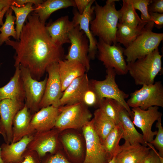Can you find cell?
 <instances>
[{
	"mask_svg": "<svg viewBox=\"0 0 163 163\" xmlns=\"http://www.w3.org/2000/svg\"><path fill=\"white\" fill-rule=\"evenodd\" d=\"M106 163H119L116 158L115 156H113L112 159Z\"/></svg>",
	"mask_w": 163,
	"mask_h": 163,
	"instance_id": "obj_46",
	"label": "cell"
},
{
	"mask_svg": "<svg viewBox=\"0 0 163 163\" xmlns=\"http://www.w3.org/2000/svg\"><path fill=\"white\" fill-rule=\"evenodd\" d=\"M48 76L45 91L39 105L40 109L50 106L60 107V100L63 92L59 72L58 62L53 63L46 69Z\"/></svg>",
	"mask_w": 163,
	"mask_h": 163,
	"instance_id": "obj_11",
	"label": "cell"
},
{
	"mask_svg": "<svg viewBox=\"0 0 163 163\" xmlns=\"http://www.w3.org/2000/svg\"><path fill=\"white\" fill-rule=\"evenodd\" d=\"M1 149L0 147V163H4L1 158Z\"/></svg>",
	"mask_w": 163,
	"mask_h": 163,
	"instance_id": "obj_47",
	"label": "cell"
},
{
	"mask_svg": "<svg viewBox=\"0 0 163 163\" xmlns=\"http://www.w3.org/2000/svg\"><path fill=\"white\" fill-rule=\"evenodd\" d=\"M93 126L102 144L104 139L116 124L99 108L94 113Z\"/></svg>",
	"mask_w": 163,
	"mask_h": 163,
	"instance_id": "obj_28",
	"label": "cell"
},
{
	"mask_svg": "<svg viewBox=\"0 0 163 163\" xmlns=\"http://www.w3.org/2000/svg\"><path fill=\"white\" fill-rule=\"evenodd\" d=\"M151 18L150 21L154 24V27L160 29L163 27V14L149 12Z\"/></svg>",
	"mask_w": 163,
	"mask_h": 163,
	"instance_id": "obj_43",
	"label": "cell"
},
{
	"mask_svg": "<svg viewBox=\"0 0 163 163\" xmlns=\"http://www.w3.org/2000/svg\"><path fill=\"white\" fill-rule=\"evenodd\" d=\"M148 8L149 12L163 14V0H151Z\"/></svg>",
	"mask_w": 163,
	"mask_h": 163,
	"instance_id": "obj_41",
	"label": "cell"
},
{
	"mask_svg": "<svg viewBox=\"0 0 163 163\" xmlns=\"http://www.w3.org/2000/svg\"><path fill=\"white\" fill-rule=\"evenodd\" d=\"M146 24L142 21L137 26L133 27L118 22L116 33L117 43L127 48L141 33Z\"/></svg>",
	"mask_w": 163,
	"mask_h": 163,
	"instance_id": "obj_27",
	"label": "cell"
},
{
	"mask_svg": "<svg viewBox=\"0 0 163 163\" xmlns=\"http://www.w3.org/2000/svg\"><path fill=\"white\" fill-rule=\"evenodd\" d=\"M135 10L141 13V20L147 23L150 21L151 18L148 11V5L151 0H131Z\"/></svg>",
	"mask_w": 163,
	"mask_h": 163,
	"instance_id": "obj_35",
	"label": "cell"
},
{
	"mask_svg": "<svg viewBox=\"0 0 163 163\" xmlns=\"http://www.w3.org/2000/svg\"><path fill=\"white\" fill-rule=\"evenodd\" d=\"M14 0H0V25L3 24V18L11 6L13 5Z\"/></svg>",
	"mask_w": 163,
	"mask_h": 163,
	"instance_id": "obj_42",
	"label": "cell"
},
{
	"mask_svg": "<svg viewBox=\"0 0 163 163\" xmlns=\"http://www.w3.org/2000/svg\"><path fill=\"white\" fill-rule=\"evenodd\" d=\"M33 135L26 136L15 142L2 144L0 147L1 156L3 163H21L23 160V155Z\"/></svg>",
	"mask_w": 163,
	"mask_h": 163,
	"instance_id": "obj_21",
	"label": "cell"
},
{
	"mask_svg": "<svg viewBox=\"0 0 163 163\" xmlns=\"http://www.w3.org/2000/svg\"><path fill=\"white\" fill-rule=\"evenodd\" d=\"M95 1L91 0L83 13L81 14L74 8L73 10V17L72 21L75 26L78 25L80 30L83 31L89 41L88 56L89 58L94 59L97 53V41L92 34L90 29V22L93 20L94 6H92Z\"/></svg>",
	"mask_w": 163,
	"mask_h": 163,
	"instance_id": "obj_16",
	"label": "cell"
},
{
	"mask_svg": "<svg viewBox=\"0 0 163 163\" xmlns=\"http://www.w3.org/2000/svg\"><path fill=\"white\" fill-rule=\"evenodd\" d=\"M162 56L157 48L142 58L127 63L128 72L136 85H142L154 83L155 77L162 70Z\"/></svg>",
	"mask_w": 163,
	"mask_h": 163,
	"instance_id": "obj_3",
	"label": "cell"
},
{
	"mask_svg": "<svg viewBox=\"0 0 163 163\" xmlns=\"http://www.w3.org/2000/svg\"><path fill=\"white\" fill-rule=\"evenodd\" d=\"M42 163H71V162L62 153L58 151L55 153L51 154L44 158L42 160ZM82 163H84L83 162Z\"/></svg>",
	"mask_w": 163,
	"mask_h": 163,
	"instance_id": "obj_38",
	"label": "cell"
},
{
	"mask_svg": "<svg viewBox=\"0 0 163 163\" xmlns=\"http://www.w3.org/2000/svg\"><path fill=\"white\" fill-rule=\"evenodd\" d=\"M107 75L103 80L92 79L90 82V86L96 93L98 102L104 98H109L119 102L124 107L133 119V114L125 99L129 95L121 90L115 81L116 73L112 69H107Z\"/></svg>",
	"mask_w": 163,
	"mask_h": 163,
	"instance_id": "obj_6",
	"label": "cell"
},
{
	"mask_svg": "<svg viewBox=\"0 0 163 163\" xmlns=\"http://www.w3.org/2000/svg\"><path fill=\"white\" fill-rule=\"evenodd\" d=\"M76 7L73 0H47L34 8V12L38 16L40 21L45 24L46 20L54 12L69 7Z\"/></svg>",
	"mask_w": 163,
	"mask_h": 163,
	"instance_id": "obj_26",
	"label": "cell"
},
{
	"mask_svg": "<svg viewBox=\"0 0 163 163\" xmlns=\"http://www.w3.org/2000/svg\"><path fill=\"white\" fill-rule=\"evenodd\" d=\"M159 107L153 106L143 110L139 107L132 108L133 122L140 129L145 142L150 143L154 139L157 131H153L152 127L156 121L162 117V113L158 110Z\"/></svg>",
	"mask_w": 163,
	"mask_h": 163,
	"instance_id": "obj_13",
	"label": "cell"
},
{
	"mask_svg": "<svg viewBox=\"0 0 163 163\" xmlns=\"http://www.w3.org/2000/svg\"><path fill=\"white\" fill-rule=\"evenodd\" d=\"M13 10L10 8L5 14L6 19L3 25L0 27V46L12 37L16 40V34L14 27L15 16L12 15Z\"/></svg>",
	"mask_w": 163,
	"mask_h": 163,
	"instance_id": "obj_34",
	"label": "cell"
},
{
	"mask_svg": "<svg viewBox=\"0 0 163 163\" xmlns=\"http://www.w3.org/2000/svg\"><path fill=\"white\" fill-rule=\"evenodd\" d=\"M156 126L158 130L155 139L150 144L158 150L159 155L163 157V128L161 124V117L157 121Z\"/></svg>",
	"mask_w": 163,
	"mask_h": 163,
	"instance_id": "obj_36",
	"label": "cell"
},
{
	"mask_svg": "<svg viewBox=\"0 0 163 163\" xmlns=\"http://www.w3.org/2000/svg\"><path fill=\"white\" fill-rule=\"evenodd\" d=\"M23 160L21 163H42V159L37 154L27 149L23 155Z\"/></svg>",
	"mask_w": 163,
	"mask_h": 163,
	"instance_id": "obj_40",
	"label": "cell"
},
{
	"mask_svg": "<svg viewBox=\"0 0 163 163\" xmlns=\"http://www.w3.org/2000/svg\"><path fill=\"white\" fill-rule=\"evenodd\" d=\"M147 145L151 148L144 163H163V157L160 156L151 144L147 143Z\"/></svg>",
	"mask_w": 163,
	"mask_h": 163,
	"instance_id": "obj_39",
	"label": "cell"
},
{
	"mask_svg": "<svg viewBox=\"0 0 163 163\" xmlns=\"http://www.w3.org/2000/svg\"><path fill=\"white\" fill-rule=\"evenodd\" d=\"M91 0H74L76 7L79 14H82L84 11Z\"/></svg>",
	"mask_w": 163,
	"mask_h": 163,
	"instance_id": "obj_45",
	"label": "cell"
},
{
	"mask_svg": "<svg viewBox=\"0 0 163 163\" xmlns=\"http://www.w3.org/2000/svg\"><path fill=\"white\" fill-rule=\"evenodd\" d=\"M15 51L14 66L27 69L32 77L37 80L43 76L47 66L62 60L64 50L52 40L45 24L33 12L28 16L19 37L16 41L5 42Z\"/></svg>",
	"mask_w": 163,
	"mask_h": 163,
	"instance_id": "obj_1",
	"label": "cell"
},
{
	"mask_svg": "<svg viewBox=\"0 0 163 163\" xmlns=\"http://www.w3.org/2000/svg\"><path fill=\"white\" fill-rule=\"evenodd\" d=\"M150 149L147 145L125 141L115 156L119 163H144Z\"/></svg>",
	"mask_w": 163,
	"mask_h": 163,
	"instance_id": "obj_17",
	"label": "cell"
},
{
	"mask_svg": "<svg viewBox=\"0 0 163 163\" xmlns=\"http://www.w3.org/2000/svg\"><path fill=\"white\" fill-rule=\"evenodd\" d=\"M33 3L29 2L21 7H17L12 5L10 8L14 12L16 18V40H19L21 33L26 19L28 16L33 11L34 8L33 6Z\"/></svg>",
	"mask_w": 163,
	"mask_h": 163,
	"instance_id": "obj_33",
	"label": "cell"
},
{
	"mask_svg": "<svg viewBox=\"0 0 163 163\" xmlns=\"http://www.w3.org/2000/svg\"><path fill=\"white\" fill-rule=\"evenodd\" d=\"M19 66L25 93V104L30 113L34 114L40 110L39 105L45 91L47 78L39 81L32 77L27 69Z\"/></svg>",
	"mask_w": 163,
	"mask_h": 163,
	"instance_id": "obj_9",
	"label": "cell"
},
{
	"mask_svg": "<svg viewBox=\"0 0 163 163\" xmlns=\"http://www.w3.org/2000/svg\"><path fill=\"white\" fill-rule=\"evenodd\" d=\"M59 132L55 128L46 131L36 132L27 149L35 152L41 159L47 153H55L58 151Z\"/></svg>",
	"mask_w": 163,
	"mask_h": 163,
	"instance_id": "obj_15",
	"label": "cell"
},
{
	"mask_svg": "<svg viewBox=\"0 0 163 163\" xmlns=\"http://www.w3.org/2000/svg\"><path fill=\"white\" fill-rule=\"evenodd\" d=\"M59 111V107L52 105L40 109L32 115L30 123L31 128L37 132L46 131L53 129Z\"/></svg>",
	"mask_w": 163,
	"mask_h": 163,
	"instance_id": "obj_19",
	"label": "cell"
},
{
	"mask_svg": "<svg viewBox=\"0 0 163 163\" xmlns=\"http://www.w3.org/2000/svg\"><path fill=\"white\" fill-rule=\"evenodd\" d=\"M15 68L14 74L9 82L0 88V101L5 99L23 102L25 100V93L19 66L15 67Z\"/></svg>",
	"mask_w": 163,
	"mask_h": 163,
	"instance_id": "obj_24",
	"label": "cell"
},
{
	"mask_svg": "<svg viewBox=\"0 0 163 163\" xmlns=\"http://www.w3.org/2000/svg\"><path fill=\"white\" fill-rule=\"evenodd\" d=\"M89 88L90 82L86 73L76 78L63 92L60 106L82 102L84 94Z\"/></svg>",
	"mask_w": 163,
	"mask_h": 163,
	"instance_id": "obj_18",
	"label": "cell"
},
{
	"mask_svg": "<svg viewBox=\"0 0 163 163\" xmlns=\"http://www.w3.org/2000/svg\"><path fill=\"white\" fill-rule=\"evenodd\" d=\"M32 115L25 104L16 114L13 122L11 143L16 142L24 136L33 134L36 132L30 127Z\"/></svg>",
	"mask_w": 163,
	"mask_h": 163,
	"instance_id": "obj_23",
	"label": "cell"
},
{
	"mask_svg": "<svg viewBox=\"0 0 163 163\" xmlns=\"http://www.w3.org/2000/svg\"><path fill=\"white\" fill-rule=\"evenodd\" d=\"M118 0H107L104 6L95 2V17L90 22V29L94 37L97 36L109 45L115 44L119 13L115 2Z\"/></svg>",
	"mask_w": 163,
	"mask_h": 163,
	"instance_id": "obj_2",
	"label": "cell"
},
{
	"mask_svg": "<svg viewBox=\"0 0 163 163\" xmlns=\"http://www.w3.org/2000/svg\"><path fill=\"white\" fill-rule=\"evenodd\" d=\"M86 148L84 163H106V153L93 126L92 119L82 128Z\"/></svg>",
	"mask_w": 163,
	"mask_h": 163,
	"instance_id": "obj_12",
	"label": "cell"
},
{
	"mask_svg": "<svg viewBox=\"0 0 163 163\" xmlns=\"http://www.w3.org/2000/svg\"><path fill=\"white\" fill-rule=\"evenodd\" d=\"M132 108L139 107L143 110L153 106L163 107V86L160 81L153 84L142 85L132 93L126 101Z\"/></svg>",
	"mask_w": 163,
	"mask_h": 163,
	"instance_id": "obj_7",
	"label": "cell"
},
{
	"mask_svg": "<svg viewBox=\"0 0 163 163\" xmlns=\"http://www.w3.org/2000/svg\"><path fill=\"white\" fill-rule=\"evenodd\" d=\"M124 49L119 43L109 45L99 38L97 44L98 59L107 69H113L117 75H126L128 72L123 56Z\"/></svg>",
	"mask_w": 163,
	"mask_h": 163,
	"instance_id": "obj_8",
	"label": "cell"
},
{
	"mask_svg": "<svg viewBox=\"0 0 163 163\" xmlns=\"http://www.w3.org/2000/svg\"><path fill=\"white\" fill-rule=\"evenodd\" d=\"M69 37L71 45L65 59L82 63L88 71L90 68L88 56L89 41L87 36L78 25L70 31Z\"/></svg>",
	"mask_w": 163,
	"mask_h": 163,
	"instance_id": "obj_10",
	"label": "cell"
},
{
	"mask_svg": "<svg viewBox=\"0 0 163 163\" xmlns=\"http://www.w3.org/2000/svg\"><path fill=\"white\" fill-rule=\"evenodd\" d=\"M163 39V33H156L144 28L143 30L127 48L123 55L127 63L133 62L150 54L158 48Z\"/></svg>",
	"mask_w": 163,
	"mask_h": 163,
	"instance_id": "obj_5",
	"label": "cell"
},
{
	"mask_svg": "<svg viewBox=\"0 0 163 163\" xmlns=\"http://www.w3.org/2000/svg\"><path fill=\"white\" fill-rule=\"evenodd\" d=\"M123 130L120 125L116 124L102 144L108 162L117 154L120 146L119 142L123 138Z\"/></svg>",
	"mask_w": 163,
	"mask_h": 163,
	"instance_id": "obj_29",
	"label": "cell"
},
{
	"mask_svg": "<svg viewBox=\"0 0 163 163\" xmlns=\"http://www.w3.org/2000/svg\"><path fill=\"white\" fill-rule=\"evenodd\" d=\"M98 106L99 108L116 124H119L120 112L124 107L119 102L112 99L104 98L99 102Z\"/></svg>",
	"mask_w": 163,
	"mask_h": 163,
	"instance_id": "obj_32",
	"label": "cell"
},
{
	"mask_svg": "<svg viewBox=\"0 0 163 163\" xmlns=\"http://www.w3.org/2000/svg\"><path fill=\"white\" fill-rule=\"evenodd\" d=\"M58 64L62 92L73 81L83 75L86 72L85 66L76 61L61 60L58 62Z\"/></svg>",
	"mask_w": 163,
	"mask_h": 163,
	"instance_id": "obj_22",
	"label": "cell"
},
{
	"mask_svg": "<svg viewBox=\"0 0 163 163\" xmlns=\"http://www.w3.org/2000/svg\"><path fill=\"white\" fill-rule=\"evenodd\" d=\"M122 5L118 10L119 23L135 27L141 22V18L133 7L131 0H123Z\"/></svg>",
	"mask_w": 163,
	"mask_h": 163,
	"instance_id": "obj_30",
	"label": "cell"
},
{
	"mask_svg": "<svg viewBox=\"0 0 163 163\" xmlns=\"http://www.w3.org/2000/svg\"><path fill=\"white\" fill-rule=\"evenodd\" d=\"M43 1L41 0H14L13 5L17 7L23 6L27 3L32 2L33 3L35 7H37L42 4Z\"/></svg>",
	"mask_w": 163,
	"mask_h": 163,
	"instance_id": "obj_44",
	"label": "cell"
},
{
	"mask_svg": "<svg viewBox=\"0 0 163 163\" xmlns=\"http://www.w3.org/2000/svg\"><path fill=\"white\" fill-rule=\"evenodd\" d=\"M61 141L69 153L71 158L75 160H78L82 158V144L78 136L71 133H66L62 136Z\"/></svg>",
	"mask_w": 163,
	"mask_h": 163,
	"instance_id": "obj_31",
	"label": "cell"
},
{
	"mask_svg": "<svg viewBox=\"0 0 163 163\" xmlns=\"http://www.w3.org/2000/svg\"><path fill=\"white\" fill-rule=\"evenodd\" d=\"M59 110L54 128L59 132L82 128L92 116L87 106L82 102L60 106Z\"/></svg>",
	"mask_w": 163,
	"mask_h": 163,
	"instance_id": "obj_4",
	"label": "cell"
},
{
	"mask_svg": "<svg viewBox=\"0 0 163 163\" xmlns=\"http://www.w3.org/2000/svg\"><path fill=\"white\" fill-rule=\"evenodd\" d=\"M123 132V138L125 141L131 144H140L147 145L142 134L135 128L130 119V115L126 109L123 107L119 113V123Z\"/></svg>",
	"mask_w": 163,
	"mask_h": 163,
	"instance_id": "obj_25",
	"label": "cell"
},
{
	"mask_svg": "<svg viewBox=\"0 0 163 163\" xmlns=\"http://www.w3.org/2000/svg\"><path fill=\"white\" fill-rule=\"evenodd\" d=\"M75 27L72 21H70L69 16L66 15L46 26V28L53 42L62 46L64 44L70 43L69 34Z\"/></svg>",
	"mask_w": 163,
	"mask_h": 163,
	"instance_id": "obj_20",
	"label": "cell"
},
{
	"mask_svg": "<svg viewBox=\"0 0 163 163\" xmlns=\"http://www.w3.org/2000/svg\"><path fill=\"white\" fill-rule=\"evenodd\" d=\"M98 99L94 91L90 87L85 93L82 101L86 106L98 105Z\"/></svg>",
	"mask_w": 163,
	"mask_h": 163,
	"instance_id": "obj_37",
	"label": "cell"
},
{
	"mask_svg": "<svg viewBox=\"0 0 163 163\" xmlns=\"http://www.w3.org/2000/svg\"><path fill=\"white\" fill-rule=\"evenodd\" d=\"M24 105L23 101L10 99L0 101V134L6 143L9 144L12 142L14 118Z\"/></svg>",
	"mask_w": 163,
	"mask_h": 163,
	"instance_id": "obj_14",
	"label": "cell"
}]
</instances>
